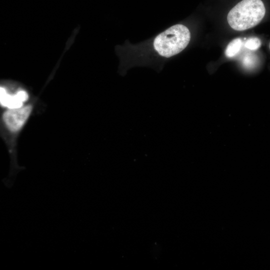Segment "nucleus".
<instances>
[{
    "mask_svg": "<svg viewBox=\"0 0 270 270\" xmlns=\"http://www.w3.org/2000/svg\"><path fill=\"white\" fill-rule=\"evenodd\" d=\"M266 12L262 0H242L230 10L227 20L234 30H244L259 24Z\"/></svg>",
    "mask_w": 270,
    "mask_h": 270,
    "instance_id": "f257e3e1",
    "label": "nucleus"
},
{
    "mask_svg": "<svg viewBox=\"0 0 270 270\" xmlns=\"http://www.w3.org/2000/svg\"><path fill=\"white\" fill-rule=\"evenodd\" d=\"M190 40L188 28L182 24L174 25L157 35L152 42L154 51L168 58L182 52Z\"/></svg>",
    "mask_w": 270,
    "mask_h": 270,
    "instance_id": "f03ea898",
    "label": "nucleus"
},
{
    "mask_svg": "<svg viewBox=\"0 0 270 270\" xmlns=\"http://www.w3.org/2000/svg\"><path fill=\"white\" fill-rule=\"evenodd\" d=\"M30 104L20 108L7 110L2 115V120L12 132L19 131L24 125L32 111Z\"/></svg>",
    "mask_w": 270,
    "mask_h": 270,
    "instance_id": "7ed1b4c3",
    "label": "nucleus"
},
{
    "mask_svg": "<svg viewBox=\"0 0 270 270\" xmlns=\"http://www.w3.org/2000/svg\"><path fill=\"white\" fill-rule=\"evenodd\" d=\"M28 98V93L20 90L15 94H11L3 87L0 88V102L2 107L8 109H14L23 106L24 104Z\"/></svg>",
    "mask_w": 270,
    "mask_h": 270,
    "instance_id": "20e7f679",
    "label": "nucleus"
},
{
    "mask_svg": "<svg viewBox=\"0 0 270 270\" xmlns=\"http://www.w3.org/2000/svg\"><path fill=\"white\" fill-rule=\"evenodd\" d=\"M242 40L240 38L233 40L228 45L226 51V56L228 58L235 56L240 52L242 46Z\"/></svg>",
    "mask_w": 270,
    "mask_h": 270,
    "instance_id": "39448f33",
    "label": "nucleus"
},
{
    "mask_svg": "<svg viewBox=\"0 0 270 270\" xmlns=\"http://www.w3.org/2000/svg\"><path fill=\"white\" fill-rule=\"evenodd\" d=\"M261 45L262 41L257 37L249 38L244 44L246 48L252 50H257L260 47Z\"/></svg>",
    "mask_w": 270,
    "mask_h": 270,
    "instance_id": "423d86ee",
    "label": "nucleus"
},
{
    "mask_svg": "<svg viewBox=\"0 0 270 270\" xmlns=\"http://www.w3.org/2000/svg\"><path fill=\"white\" fill-rule=\"evenodd\" d=\"M258 58L254 54H250L246 56L243 59V64L248 68L255 66L258 64Z\"/></svg>",
    "mask_w": 270,
    "mask_h": 270,
    "instance_id": "0eeeda50",
    "label": "nucleus"
},
{
    "mask_svg": "<svg viewBox=\"0 0 270 270\" xmlns=\"http://www.w3.org/2000/svg\"><path fill=\"white\" fill-rule=\"evenodd\" d=\"M269 48H270V44H269Z\"/></svg>",
    "mask_w": 270,
    "mask_h": 270,
    "instance_id": "6e6552de",
    "label": "nucleus"
}]
</instances>
